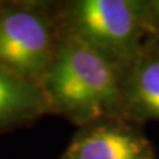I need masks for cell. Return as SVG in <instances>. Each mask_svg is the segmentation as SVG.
I'll use <instances>...</instances> for the list:
<instances>
[{"instance_id":"obj_5","label":"cell","mask_w":159,"mask_h":159,"mask_svg":"<svg viewBox=\"0 0 159 159\" xmlns=\"http://www.w3.org/2000/svg\"><path fill=\"white\" fill-rule=\"evenodd\" d=\"M124 97L130 121L142 126L159 121V39L148 40L125 71Z\"/></svg>"},{"instance_id":"obj_7","label":"cell","mask_w":159,"mask_h":159,"mask_svg":"<svg viewBox=\"0 0 159 159\" xmlns=\"http://www.w3.org/2000/svg\"><path fill=\"white\" fill-rule=\"evenodd\" d=\"M144 12L151 37L159 39V0H144Z\"/></svg>"},{"instance_id":"obj_1","label":"cell","mask_w":159,"mask_h":159,"mask_svg":"<svg viewBox=\"0 0 159 159\" xmlns=\"http://www.w3.org/2000/svg\"><path fill=\"white\" fill-rule=\"evenodd\" d=\"M124 75V68L59 26L56 53L40 86L50 114L81 127L104 119L129 120Z\"/></svg>"},{"instance_id":"obj_4","label":"cell","mask_w":159,"mask_h":159,"mask_svg":"<svg viewBox=\"0 0 159 159\" xmlns=\"http://www.w3.org/2000/svg\"><path fill=\"white\" fill-rule=\"evenodd\" d=\"M58 159H157L142 125L126 119L81 126Z\"/></svg>"},{"instance_id":"obj_3","label":"cell","mask_w":159,"mask_h":159,"mask_svg":"<svg viewBox=\"0 0 159 159\" xmlns=\"http://www.w3.org/2000/svg\"><path fill=\"white\" fill-rule=\"evenodd\" d=\"M57 2L0 1V67L40 84L58 44Z\"/></svg>"},{"instance_id":"obj_2","label":"cell","mask_w":159,"mask_h":159,"mask_svg":"<svg viewBox=\"0 0 159 159\" xmlns=\"http://www.w3.org/2000/svg\"><path fill=\"white\" fill-rule=\"evenodd\" d=\"M57 16L61 29L125 71L152 39L144 0L63 1L57 2Z\"/></svg>"},{"instance_id":"obj_6","label":"cell","mask_w":159,"mask_h":159,"mask_svg":"<svg viewBox=\"0 0 159 159\" xmlns=\"http://www.w3.org/2000/svg\"><path fill=\"white\" fill-rule=\"evenodd\" d=\"M50 114L40 84L0 67V132L32 124Z\"/></svg>"}]
</instances>
